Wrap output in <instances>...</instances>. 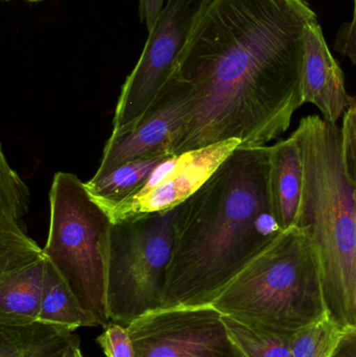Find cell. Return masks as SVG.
I'll use <instances>...</instances> for the list:
<instances>
[{"mask_svg":"<svg viewBox=\"0 0 356 357\" xmlns=\"http://www.w3.org/2000/svg\"><path fill=\"white\" fill-rule=\"evenodd\" d=\"M31 192L0 146V270L45 257L29 236L25 216Z\"/></svg>","mask_w":356,"mask_h":357,"instance_id":"cell-11","label":"cell"},{"mask_svg":"<svg viewBox=\"0 0 356 357\" xmlns=\"http://www.w3.org/2000/svg\"><path fill=\"white\" fill-rule=\"evenodd\" d=\"M38 320L72 331L79 327L96 326L93 319L83 310L66 281L47 258Z\"/></svg>","mask_w":356,"mask_h":357,"instance_id":"cell-16","label":"cell"},{"mask_svg":"<svg viewBox=\"0 0 356 357\" xmlns=\"http://www.w3.org/2000/svg\"><path fill=\"white\" fill-rule=\"evenodd\" d=\"M332 357H356V331H347L343 335Z\"/></svg>","mask_w":356,"mask_h":357,"instance_id":"cell-24","label":"cell"},{"mask_svg":"<svg viewBox=\"0 0 356 357\" xmlns=\"http://www.w3.org/2000/svg\"><path fill=\"white\" fill-rule=\"evenodd\" d=\"M293 135L304 165L295 227L317 252L327 316L344 333L356 331V184L345 165L342 129L311 115Z\"/></svg>","mask_w":356,"mask_h":357,"instance_id":"cell-3","label":"cell"},{"mask_svg":"<svg viewBox=\"0 0 356 357\" xmlns=\"http://www.w3.org/2000/svg\"><path fill=\"white\" fill-rule=\"evenodd\" d=\"M351 96L344 75L330 54L318 21L307 29L303 63V100L315 105L323 119L332 123L344 116Z\"/></svg>","mask_w":356,"mask_h":357,"instance_id":"cell-12","label":"cell"},{"mask_svg":"<svg viewBox=\"0 0 356 357\" xmlns=\"http://www.w3.org/2000/svg\"><path fill=\"white\" fill-rule=\"evenodd\" d=\"M270 193L282 231L296 226L304 186L302 152L294 135L270 148Z\"/></svg>","mask_w":356,"mask_h":357,"instance_id":"cell-13","label":"cell"},{"mask_svg":"<svg viewBox=\"0 0 356 357\" xmlns=\"http://www.w3.org/2000/svg\"><path fill=\"white\" fill-rule=\"evenodd\" d=\"M240 146V140L231 139L167 157L137 193L119 203L100 206L113 224L175 209L196 193Z\"/></svg>","mask_w":356,"mask_h":357,"instance_id":"cell-9","label":"cell"},{"mask_svg":"<svg viewBox=\"0 0 356 357\" xmlns=\"http://www.w3.org/2000/svg\"><path fill=\"white\" fill-rule=\"evenodd\" d=\"M113 222L77 175L56 172L49 190L44 255L66 281L96 326L110 323L107 272Z\"/></svg>","mask_w":356,"mask_h":357,"instance_id":"cell-5","label":"cell"},{"mask_svg":"<svg viewBox=\"0 0 356 357\" xmlns=\"http://www.w3.org/2000/svg\"><path fill=\"white\" fill-rule=\"evenodd\" d=\"M29 1H31V2H37V1H41V0H29Z\"/></svg>","mask_w":356,"mask_h":357,"instance_id":"cell-26","label":"cell"},{"mask_svg":"<svg viewBox=\"0 0 356 357\" xmlns=\"http://www.w3.org/2000/svg\"><path fill=\"white\" fill-rule=\"evenodd\" d=\"M209 0H167L137 64L121 88L113 131L135 123L164 87L194 22Z\"/></svg>","mask_w":356,"mask_h":357,"instance_id":"cell-7","label":"cell"},{"mask_svg":"<svg viewBox=\"0 0 356 357\" xmlns=\"http://www.w3.org/2000/svg\"><path fill=\"white\" fill-rule=\"evenodd\" d=\"M127 329L136 357H244L211 305L160 308Z\"/></svg>","mask_w":356,"mask_h":357,"instance_id":"cell-8","label":"cell"},{"mask_svg":"<svg viewBox=\"0 0 356 357\" xmlns=\"http://www.w3.org/2000/svg\"><path fill=\"white\" fill-rule=\"evenodd\" d=\"M255 328L293 335L327 314L317 252L299 227L284 231L211 304Z\"/></svg>","mask_w":356,"mask_h":357,"instance_id":"cell-4","label":"cell"},{"mask_svg":"<svg viewBox=\"0 0 356 357\" xmlns=\"http://www.w3.org/2000/svg\"><path fill=\"white\" fill-rule=\"evenodd\" d=\"M316 20L307 0H209L169 77L192 98L173 156L231 139L265 146L286 133L304 104L305 39Z\"/></svg>","mask_w":356,"mask_h":357,"instance_id":"cell-1","label":"cell"},{"mask_svg":"<svg viewBox=\"0 0 356 357\" xmlns=\"http://www.w3.org/2000/svg\"><path fill=\"white\" fill-rule=\"evenodd\" d=\"M343 156L349 176L356 184V96H353L350 105L343 116Z\"/></svg>","mask_w":356,"mask_h":357,"instance_id":"cell-21","label":"cell"},{"mask_svg":"<svg viewBox=\"0 0 356 357\" xmlns=\"http://www.w3.org/2000/svg\"><path fill=\"white\" fill-rule=\"evenodd\" d=\"M96 342L107 357H136L133 341L125 325L109 323Z\"/></svg>","mask_w":356,"mask_h":357,"instance_id":"cell-20","label":"cell"},{"mask_svg":"<svg viewBox=\"0 0 356 357\" xmlns=\"http://www.w3.org/2000/svg\"><path fill=\"white\" fill-rule=\"evenodd\" d=\"M72 357H84L83 354H82L81 348H79V350H77V352H75V356Z\"/></svg>","mask_w":356,"mask_h":357,"instance_id":"cell-25","label":"cell"},{"mask_svg":"<svg viewBox=\"0 0 356 357\" xmlns=\"http://www.w3.org/2000/svg\"><path fill=\"white\" fill-rule=\"evenodd\" d=\"M222 318L232 342L244 357H292V335L255 328L223 314Z\"/></svg>","mask_w":356,"mask_h":357,"instance_id":"cell-18","label":"cell"},{"mask_svg":"<svg viewBox=\"0 0 356 357\" xmlns=\"http://www.w3.org/2000/svg\"><path fill=\"white\" fill-rule=\"evenodd\" d=\"M165 0H139L140 22L146 24L148 33L156 27L159 17L163 12Z\"/></svg>","mask_w":356,"mask_h":357,"instance_id":"cell-23","label":"cell"},{"mask_svg":"<svg viewBox=\"0 0 356 357\" xmlns=\"http://www.w3.org/2000/svg\"><path fill=\"white\" fill-rule=\"evenodd\" d=\"M46 257L0 270V324L33 322L39 318Z\"/></svg>","mask_w":356,"mask_h":357,"instance_id":"cell-14","label":"cell"},{"mask_svg":"<svg viewBox=\"0 0 356 357\" xmlns=\"http://www.w3.org/2000/svg\"><path fill=\"white\" fill-rule=\"evenodd\" d=\"M165 158L157 157L125 163L104 177L90 178L85 183L86 188L98 204L119 203L137 193Z\"/></svg>","mask_w":356,"mask_h":357,"instance_id":"cell-17","label":"cell"},{"mask_svg":"<svg viewBox=\"0 0 356 357\" xmlns=\"http://www.w3.org/2000/svg\"><path fill=\"white\" fill-rule=\"evenodd\" d=\"M270 148L238 146L178 207L161 308L211 305L284 233L270 193Z\"/></svg>","mask_w":356,"mask_h":357,"instance_id":"cell-2","label":"cell"},{"mask_svg":"<svg viewBox=\"0 0 356 357\" xmlns=\"http://www.w3.org/2000/svg\"><path fill=\"white\" fill-rule=\"evenodd\" d=\"M2 1H10V0H2Z\"/></svg>","mask_w":356,"mask_h":357,"instance_id":"cell-27","label":"cell"},{"mask_svg":"<svg viewBox=\"0 0 356 357\" xmlns=\"http://www.w3.org/2000/svg\"><path fill=\"white\" fill-rule=\"evenodd\" d=\"M344 333L326 314L292 335V357H332Z\"/></svg>","mask_w":356,"mask_h":357,"instance_id":"cell-19","label":"cell"},{"mask_svg":"<svg viewBox=\"0 0 356 357\" xmlns=\"http://www.w3.org/2000/svg\"><path fill=\"white\" fill-rule=\"evenodd\" d=\"M75 333L39 320L0 324V357H72L79 349Z\"/></svg>","mask_w":356,"mask_h":357,"instance_id":"cell-15","label":"cell"},{"mask_svg":"<svg viewBox=\"0 0 356 357\" xmlns=\"http://www.w3.org/2000/svg\"><path fill=\"white\" fill-rule=\"evenodd\" d=\"M192 111L187 88L169 79L152 106L135 123L112 131L105 144L94 178L104 177L121 165L144 159L173 156Z\"/></svg>","mask_w":356,"mask_h":357,"instance_id":"cell-10","label":"cell"},{"mask_svg":"<svg viewBox=\"0 0 356 357\" xmlns=\"http://www.w3.org/2000/svg\"><path fill=\"white\" fill-rule=\"evenodd\" d=\"M336 50L348 56L351 62L356 65V0H355V14L348 25L343 27L336 40Z\"/></svg>","mask_w":356,"mask_h":357,"instance_id":"cell-22","label":"cell"},{"mask_svg":"<svg viewBox=\"0 0 356 357\" xmlns=\"http://www.w3.org/2000/svg\"><path fill=\"white\" fill-rule=\"evenodd\" d=\"M177 209L113 224L107 272L110 322L129 326L162 306Z\"/></svg>","mask_w":356,"mask_h":357,"instance_id":"cell-6","label":"cell"}]
</instances>
